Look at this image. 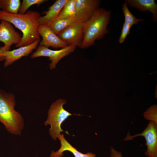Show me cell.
Masks as SVG:
<instances>
[{
	"instance_id": "cell-1",
	"label": "cell",
	"mask_w": 157,
	"mask_h": 157,
	"mask_svg": "<svg viewBox=\"0 0 157 157\" xmlns=\"http://www.w3.org/2000/svg\"><path fill=\"white\" fill-rule=\"evenodd\" d=\"M40 16L36 11L28 10L24 14H12L0 10V20H4L13 24L23 33L21 42L16 45L20 47L30 45L36 41H40L37 30Z\"/></svg>"
},
{
	"instance_id": "cell-2",
	"label": "cell",
	"mask_w": 157,
	"mask_h": 157,
	"mask_svg": "<svg viewBox=\"0 0 157 157\" xmlns=\"http://www.w3.org/2000/svg\"><path fill=\"white\" fill-rule=\"evenodd\" d=\"M14 94L0 89V122L7 131L15 135H21L24 126L23 118L16 111Z\"/></svg>"
},
{
	"instance_id": "cell-3",
	"label": "cell",
	"mask_w": 157,
	"mask_h": 157,
	"mask_svg": "<svg viewBox=\"0 0 157 157\" xmlns=\"http://www.w3.org/2000/svg\"><path fill=\"white\" fill-rule=\"evenodd\" d=\"M110 15V11L99 8L89 20L84 22L83 38L81 48L93 45L95 40L102 38L108 33L107 26Z\"/></svg>"
},
{
	"instance_id": "cell-4",
	"label": "cell",
	"mask_w": 157,
	"mask_h": 157,
	"mask_svg": "<svg viewBox=\"0 0 157 157\" xmlns=\"http://www.w3.org/2000/svg\"><path fill=\"white\" fill-rule=\"evenodd\" d=\"M66 103L64 99H60L57 100L50 106L48 112L47 120L44 124L46 126L50 125L49 129V135L54 140H56L58 136L60 135V133L64 131L69 134L67 131L63 130L61 127L62 123L72 114L63 108V106Z\"/></svg>"
},
{
	"instance_id": "cell-5",
	"label": "cell",
	"mask_w": 157,
	"mask_h": 157,
	"mask_svg": "<svg viewBox=\"0 0 157 157\" xmlns=\"http://www.w3.org/2000/svg\"><path fill=\"white\" fill-rule=\"evenodd\" d=\"M22 35L16 31L12 24L4 20H1L0 24V41L4 45L0 47V61L4 60V55L9 51L13 44H18L21 41Z\"/></svg>"
},
{
	"instance_id": "cell-6",
	"label": "cell",
	"mask_w": 157,
	"mask_h": 157,
	"mask_svg": "<svg viewBox=\"0 0 157 157\" xmlns=\"http://www.w3.org/2000/svg\"><path fill=\"white\" fill-rule=\"evenodd\" d=\"M138 136L144 137L146 140L147 149L145 155L148 157H157V123L149 121L142 133L133 135H131L129 133L124 140H132Z\"/></svg>"
},
{
	"instance_id": "cell-7",
	"label": "cell",
	"mask_w": 157,
	"mask_h": 157,
	"mask_svg": "<svg viewBox=\"0 0 157 157\" xmlns=\"http://www.w3.org/2000/svg\"><path fill=\"white\" fill-rule=\"evenodd\" d=\"M84 22L78 19L62 31L57 35L67 46L81 47L83 38Z\"/></svg>"
},
{
	"instance_id": "cell-8",
	"label": "cell",
	"mask_w": 157,
	"mask_h": 157,
	"mask_svg": "<svg viewBox=\"0 0 157 157\" xmlns=\"http://www.w3.org/2000/svg\"><path fill=\"white\" fill-rule=\"evenodd\" d=\"M75 45L67 46L58 50H53L43 46L39 45L36 51L31 55L32 58L40 56L49 58L51 62L49 64L50 69L55 68L59 61L65 56L74 52L76 48Z\"/></svg>"
},
{
	"instance_id": "cell-9",
	"label": "cell",
	"mask_w": 157,
	"mask_h": 157,
	"mask_svg": "<svg viewBox=\"0 0 157 157\" xmlns=\"http://www.w3.org/2000/svg\"><path fill=\"white\" fill-rule=\"evenodd\" d=\"M99 0H75L76 17L85 22L89 20L99 8Z\"/></svg>"
},
{
	"instance_id": "cell-10",
	"label": "cell",
	"mask_w": 157,
	"mask_h": 157,
	"mask_svg": "<svg viewBox=\"0 0 157 157\" xmlns=\"http://www.w3.org/2000/svg\"><path fill=\"white\" fill-rule=\"evenodd\" d=\"M38 31L42 37L41 41L39 42L40 45L47 47H50L57 49L65 47L67 45L56 35L49 27L44 25H39Z\"/></svg>"
},
{
	"instance_id": "cell-11",
	"label": "cell",
	"mask_w": 157,
	"mask_h": 157,
	"mask_svg": "<svg viewBox=\"0 0 157 157\" xmlns=\"http://www.w3.org/2000/svg\"><path fill=\"white\" fill-rule=\"evenodd\" d=\"M39 42L36 41L28 45L6 52L3 56L5 60L4 67H6L10 65L22 57L27 56L33 51V49L36 48Z\"/></svg>"
},
{
	"instance_id": "cell-12",
	"label": "cell",
	"mask_w": 157,
	"mask_h": 157,
	"mask_svg": "<svg viewBox=\"0 0 157 157\" xmlns=\"http://www.w3.org/2000/svg\"><path fill=\"white\" fill-rule=\"evenodd\" d=\"M68 0H57L44 12L43 16H40L38 19L39 25L49 26L51 23L58 17V15Z\"/></svg>"
},
{
	"instance_id": "cell-13",
	"label": "cell",
	"mask_w": 157,
	"mask_h": 157,
	"mask_svg": "<svg viewBox=\"0 0 157 157\" xmlns=\"http://www.w3.org/2000/svg\"><path fill=\"white\" fill-rule=\"evenodd\" d=\"M58 138L60 140L61 146L57 151H51L50 157H62L63 156V152L68 151L71 152L75 157H96L95 154L91 152H88L83 154L77 150L76 149L73 147L65 139L63 134L59 135Z\"/></svg>"
},
{
	"instance_id": "cell-14",
	"label": "cell",
	"mask_w": 157,
	"mask_h": 157,
	"mask_svg": "<svg viewBox=\"0 0 157 157\" xmlns=\"http://www.w3.org/2000/svg\"><path fill=\"white\" fill-rule=\"evenodd\" d=\"M125 2L131 7L135 8L139 11H148L151 12L153 19L156 21L157 19V4L154 0H126Z\"/></svg>"
},
{
	"instance_id": "cell-15",
	"label": "cell",
	"mask_w": 157,
	"mask_h": 157,
	"mask_svg": "<svg viewBox=\"0 0 157 157\" xmlns=\"http://www.w3.org/2000/svg\"><path fill=\"white\" fill-rule=\"evenodd\" d=\"M78 19L76 17L66 19H56L51 23L49 27L57 35L62 31Z\"/></svg>"
},
{
	"instance_id": "cell-16",
	"label": "cell",
	"mask_w": 157,
	"mask_h": 157,
	"mask_svg": "<svg viewBox=\"0 0 157 157\" xmlns=\"http://www.w3.org/2000/svg\"><path fill=\"white\" fill-rule=\"evenodd\" d=\"M75 1V0H68L56 19H66L76 17Z\"/></svg>"
},
{
	"instance_id": "cell-17",
	"label": "cell",
	"mask_w": 157,
	"mask_h": 157,
	"mask_svg": "<svg viewBox=\"0 0 157 157\" xmlns=\"http://www.w3.org/2000/svg\"><path fill=\"white\" fill-rule=\"evenodd\" d=\"M21 4L20 0H0V8L12 14H17Z\"/></svg>"
},
{
	"instance_id": "cell-18",
	"label": "cell",
	"mask_w": 157,
	"mask_h": 157,
	"mask_svg": "<svg viewBox=\"0 0 157 157\" xmlns=\"http://www.w3.org/2000/svg\"><path fill=\"white\" fill-rule=\"evenodd\" d=\"M122 9L124 16L125 22L131 27L134 24H137L139 21L143 20L136 18L129 11L127 6V3L126 2L122 5Z\"/></svg>"
},
{
	"instance_id": "cell-19",
	"label": "cell",
	"mask_w": 157,
	"mask_h": 157,
	"mask_svg": "<svg viewBox=\"0 0 157 157\" xmlns=\"http://www.w3.org/2000/svg\"><path fill=\"white\" fill-rule=\"evenodd\" d=\"M48 1L46 0H23L19 8L18 13L24 14L31 6L37 4V6H38L44 2Z\"/></svg>"
},
{
	"instance_id": "cell-20",
	"label": "cell",
	"mask_w": 157,
	"mask_h": 157,
	"mask_svg": "<svg viewBox=\"0 0 157 157\" xmlns=\"http://www.w3.org/2000/svg\"><path fill=\"white\" fill-rule=\"evenodd\" d=\"M144 118L157 123V106L154 104L148 108L143 114Z\"/></svg>"
},
{
	"instance_id": "cell-21",
	"label": "cell",
	"mask_w": 157,
	"mask_h": 157,
	"mask_svg": "<svg viewBox=\"0 0 157 157\" xmlns=\"http://www.w3.org/2000/svg\"><path fill=\"white\" fill-rule=\"evenodd\" d=\"M131 26L124 23L123 24L121 33L119 38V42L120 43H122L126 38L127 36L130 33Z\"/></svg>"
},
{
	"instance_id": "cell-22",
	"label": "cell",
	"mask_w": 157,
	"mask_h": 157,
	"mask_svg": "<svg viewBox=\"0 0 157 157\" xmlns=\"http://www.w3.org/2000/svg\"><path fill=\"white\" fill-rule=\"evenodd\" d=\"M110 157H122V153L111 147L110 148Z\"/></svg>"
},
{
	"instance_id": "cell-23",
	"label": "cell",
	"mask_w": 157,
	"mask_h": 157,
	"mask_svg": "<svg viewBox=\"0 0 157 157\" xmlns=\"http://www.w3.org/2000/svg\"><path fill=\"white\" fill-rule=\"evenodd\" d=\"M36 157H37V156H36Z\"/></svg>"
}]
</instances>
